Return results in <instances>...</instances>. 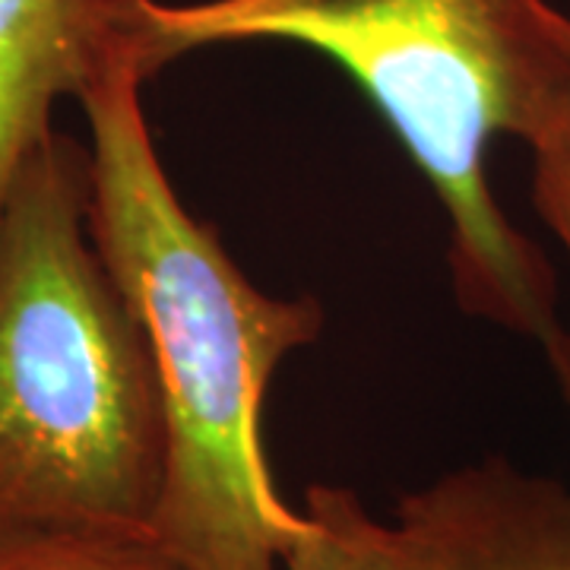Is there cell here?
I'll use <instances>...</instances> for the list:
<instances>
[{
    "instance_id": "obj_1",
    "label": "cell",
    "mask_w": 570,
    "mask_h": 570,
    "mask_svg": "<svg viewBox=\"0 0 570 570\" xmlns=\"http://www.w3.org/2000/svg\"><path fill=\"white\" fill-rule=\"evenodd\" d=\"M149 80L140 51H124L77 99L89 124V232L163 377L168 453L146 535L184 570H283L302 510L266 466L264 396L285 358L321 336L324 305L250 283L184 206L142 111Z\"/></svg>"
},
{
    "instance_id": "obj_2",
    "label": "cell",
    "mask_w": 570,
    "mask_h": 570,
    "mask_svg": "<svg viewBox=\"0 0 570 570\" xmlns=\"http://www.w3.org/2000/svg\"><path fill=\"white\" fill-rule=\"evenodd\" d=\"M142 58L292 41L343 67L387 121L448 216L463 314L539 346L561 326L546 247L501 209L489 156L530 146L570 105V17L551 0H137Z\"/></svg>"
},
{
    "instance_id": "obj_3",
    "label": "cell",
    "mask_w": 570,
    "mask_h": 570,
    "mask_svg": "<svg viewBox=\"0 0 570 570\" xmlns=\"http://www.w3.org/2000/svg\"><path fill=\"white\" fill-rule=\"evenodd\" d=\"M89 200V146L55 130L0 204V527L149 532L163 491L156 348Z\"/></svg>"
},
{
    "instance_id": "obj_4",
    "label": "cell",
    "mask_w": 570,
    "mask_h": 570,
    "mask_svg": "<svg viewBox=\"0 0 570 570\" xmlns=\"http://www.w3.org/2000/svg\"><path fill=\"white\" fill-rule=\"evenodd\" d=\"M403 570H570V485L489 456L396 504Z\"/></svg>"
},
{
    "instance_id": "obj_5",
    "label": "cell",
    "mask_w": 570,
    "mask_h": 570,
    "mask_svg": "<svg viewBox=\"0 0 570 570\" xmlns=\"http://www.w3.org/2000/svg\"><path fill=\"white\" fill-rule=\"evenodd\" d=\"M124 51L142 58L137 0H0V204L55 134V105L80 99Z\"/></svg>"
},
{
    "instance_id": "obj_6",
    "label": "cell",
    "mask_w": 570,
    "mask_h": 570,
    "mask_svg": "<svg viewBox=\"0 0 570 570\" xmlns=\"http://www.w3.org/2000/svg\"><path fill=\"white\" fill-rule=\"evenodd\" d=\"M283 570H403V558L393 523L374 520L355 491L311 485Z\"/></svg>"
},
{
    "instance_id": "obj_7",
    "label": "cell",
    "mask_w": 570,
    "mask_h": 570,
    "mask_svg": "<svg viewBox=\"0 0 570 570\" xmlns=\"http://www.w3.org/2000/svg\"><path fill=\"white\" fill-rule=\"evenodd\" d=\"M0 570H184L146 532L0 527Z\"/></svg>"
},
{
    "instance_id": "obj_8",
    "label": "cell",
    "mask_w": 570,
    "mask_h": 570,
    "mask_svg": "<svg viewBox=\"0 0 570 570\" xmlns=\"http://www.w3.org/2000/svg\"><path fill=\"white\" fill-rule=\"evenodd\" d=\"M532 156L530 197L570 264V105L527 146ZM551 377L570 409V330L558 326L542 343Z\"/></svg>"
}]
</instances>
